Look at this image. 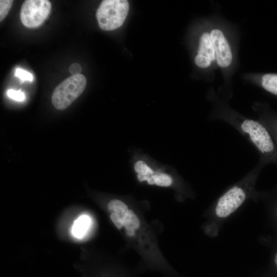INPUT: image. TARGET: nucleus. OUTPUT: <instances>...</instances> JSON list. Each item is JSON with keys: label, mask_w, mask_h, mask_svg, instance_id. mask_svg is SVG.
Here are the masks:
<instances>
[{"label": "nucleus", "mask_w": 277, "mask_h": 277, "mask_svg": "<svg viewBox=\"0 0 277 277\" xmlns=\"http://www.w3.org/2000/svg\"><path fill=\"white\" fill-rule=\"evenodd\" d=\"M214 117L229 124L239 132L258 150L261 156L260 162L272 160L276 156L272 138L266 127L260 121L246 117L226 110L225 107Z\"/></svg>", "instance_id": "obj_1"}, {"label": "nucleus", "mask_w": 277, "mask_h": 277, "mask_svg": "<svg viewBox=\"0 0 277 277\" xmlns=\"http://www.w3.org/2000/svg\"><path fill=\"white\" fill-rule=\"evenodd\" d=\"M129 3L126 0H104L96 13L101 29L111 31L121 27L128 13Z\"/></svg>", "instance_id": "obj_2"}, {"label": "nucleus", "mask_w": 277, "mask_h": 277, "mask_svg": "<svg viewBox=\"0 0 277 277\" xmlns=\"http://www.w3.org/2000/svg\"><path fill=\"white\" fill-rule=\"evenodd\" d=\"M87 81L82 74L71 75L54 89L51 96L54 107L62 110L69 107L84 91Z\"/></svg>", "instance_id": "obj_3"}, {"label": "nucleus", "mask_w": 277, "mask_h": 277, "mask_svg": "<svg viewBox=\"0 0 277 277\" xmlns=\"http://www.w3.org/2000/svg\"><path fill=\"white\" fill-rule=\"evenodd\" d=\"M51 8V3L47 0L25 1L21 10V22L27 28L38 27L47 18Z\"/></svg>", "instance_id": "obj_4"}, {"label": "nucleus", "mask_w": 277, "mask_h": 277, "mask_svg": "<svg viewBox=\"0 0 277 277\" xmlns=\"http://www.w3.org/2000/svg\"><path fill=\"white\" fill-rule=\"evenodd\" d=\"M246 188L235 185L226 191L218 200L215 213L219 217H226L235 211L247 197Z\"/></svg>", "instance_id": "obj_5"}, {"label": "nucleus", "mask_w": 277, "mask_h": 277, "mask_svg": "<svg viewBox=\"0 0 277 277\" xmlns=\"http://www.w3.org/2000/svg\"><path fill=\"white\" fill-rule=\"evenodd\" d=\"M217 64L222 68L228 67L232 61L230 45L222 30L214 28L210 32Z\"/></svg>", "instance_id": "obj_6"}, {"label": "nucleus", "mask_w": 277, "mask_h": 277, "mask_svg": "<svg viewBox=\"0 0 277 277\" xmlns=\"http://www.w3.org/2000/svg\"><path fill=\"white\" fill-rule=\"evenodd\" d=\"M197 54L207 57L211 62L216 60L214 49L208 32L203 33L200 38Z\"/></svg>", "instance_id": "obj_7"}, {"label": "nucleus", "mask_w": 277, "mask_h": 277, "mask_svg": "<svg viewBox=\"0 0 277 277\" xmlns=\"http://www.w3.org/2000/svg\"><path fill=\"white\" fill-rule=\"evenodd\" d=\"M91 222V219L87 215L83 214L79 216L72 225V235L78 239L83 238L88 231Z\"/></svg>", "instance_id": "obj_8"}, {"label": "nucleus", "mask_w": 277, "mask_h": 277, "mask_svg": "<svg viewBox=\"0 0 277 277\" xmlns=\"http://www.w3.org/2000/svg\"><path fill=\"white\" fill-rule=\"evenodd\" d=\"M107 208L110 214H114L122 221L129 210L127 206L124 202L116 199L110 201Z\"/></svg>", "instance_id": "obj_9"}, {"label": "nucleus", "mask_w": 277, "mask_h": 277, "mask_svg": "<svg viewBox=\"0 0 277 277\" xmlns=\"http://www.w3.org/2000/svg\"><path fill=\"white\" fill-rule=\"evenodd\" d=\"M261 85L268 92L277 95V74L267 73L262 78Z\"/></svg>", "instance_id": "obj_10"}, {"label": "nucleus", "mask_w": 277, "mask_h": 277, "mask_svg": "<svg viewBox=\"0 0 277 277\" xmlns=\"http://www.w3.org/2000/svg\"><path fill=\"white\" fill-rule=\"evenodd\" d=\"M134 170L137 173V179L140 182L147 181L154 173L153 171L142 161L135 163Z\"/></svg>", "instance_id": "obj_11"}, {"label": "nucleus", "mask_w": 277, "mask_h": 277, "mask_svg": "<svg viewBox=\"0 0 277 277\" xmlns=\"http://www.w3.org/2000/svg\"><path fill=\"white\" fill-rule=\"evenodd\" d=\"M123 226L126 230L134 231L140 226V220L131 210H129L123 221Z\"/></svg>", "instance_id": "obj_12"}, {"label": "nucleus", "mask_w": 277, "mask_h": 277, "mask_svg": "<svg viewBox=\"0 0 277 277\" xmlns=\"http://www.w3.org/2000/svg\"><path fill=\"white\" fill-rule=\"evenodd\" d=\"M149 185H156L160 186L167 187L172 183V177L165 173L153 174L148 180Z\"/></svg>", "instance_id": "obj_13"}, {"label": "nucleus", "mask_w": 277, "mask_h": 277, "mask_svg": "<svg viewBox=\"0 0 277 277\" xmlns=\"http://www.w3.org/2000/svg\"><path fill=\"white\" fill-rule=\"evenodd\" d=\"M11 0L0 1V21L2 22L8 14L13 4Z\"/></svg>", "instance_id": "obj_14"}, {"label": "nucleus", "mask_w": 277, "mask_h": 277, "mask_svg": "<svg viewBox=\"0 0 277 277\" xmlns=\"http://www.w3.org/2000/svg\"><path fill=\"white\" fill-rule=\"evenodd\" d=\"M14 76L19 78L22 83L24 81L32 82L33 78L31 73L19 68L15 69Z\"/></svg>", "instance_id": "obj_15"}, {"label": "nucleus", "mask_w": 277, "mask_h": 277, "mask_svg": "<svg viewBox=\"0 0 277 277\" xmlns=\"http://www.w3.org/2000/svg\"><path fill=\"white\" fill-rule=\"evenodd\" d=\"M7 95L9 97L15 101L22 102L25 99V95L24 92L20 90H15L14 89H8L7 91Z\"/></svg>", "instance_id": "obj_16"}, {"label": "nucleus", "mask_w": 277, "mask_h": 277, "mask_svg": "<svg viewBox=\"0 0 277 277\" xmlns=\"http://www.w3.org/2000/svg\"><path fill=\"white\" fill-rule=\"evenodd\" d=\"M194 62L198 67L202 68L208 67L211 63V61L209 58L199 54H197L195 57Z\"/></svg>", "instance_id": "obj_17"}, {"label": "nucleus", "mask_w": 277, "mask_h": 277, "mask_svg": "<svg viewBox=\"0 0 277 277\" xmlns=\"http://www.w3.org/2000/svg\"><path fill=\"white\" fill-rule=\"evenodd\" d=\"M69 71L72 75H77L80 74L82 68L78 64L73 63L70 66Z\"/></svg>", "instance_id": "obj_18"}, {"label": "nucleus", "mask_w": 277, "mask_h": 277, "mask_svg": "<svg viewBox=\"0 0 277 277\" xmlns=\"http://www.w3.org/2000/svg\"><path fill=\"white\" fill-rule=\"evenodd\" d=\"M110 219L115 226L119 229H121L123 226V221L117 216L113 214H110Z\"/></svg>", "instance_id": "obj_19"}, {"label": "nucleus", "mask_w": 277, "mask_h": 277, "mask_svg": "<svg viewBox=\"0 0 277 277\" xmlns=\"http://www.w3.org/2000/svg\"><path fill=\"white\" fill-rule=\"evenodd\" d=\"M126 234L130 236H132L134 234V231L126 230Z\"/></svg>", "instance_id": "obj_20"}, {"label": "nucleus", "mask_w": 277, "mask_h": 277, "mask_svg": "<svg viewBox=\"0 0 277 277\" xmlns=\"http://www.w3.org/2000/svg\"><path fill=\"white\" fill-rule=\"evenodd\" d=\"M274 261H275V263L277 266V253L275 256V259H274Z\"/></svg>", "instance_id": "obj_21"}, {"label": "nucleus", "mask_w": 277, "mask_h": 277, "mask_svg": "<svg viewBox=\"0 0 277 277\" xmlns=\"http://www.w3.org/2000/svg\"><path fill=\"white\" fill-rule=\"evenodd\" d=\"M276 143H277V134H276Z\"/></svg>", "instance_id": "obj_22"}]
</instances>
